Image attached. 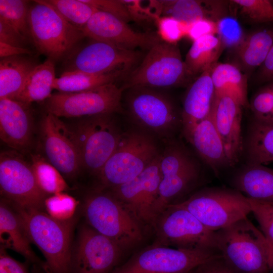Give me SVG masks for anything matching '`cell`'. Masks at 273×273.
Instances as JSON below:
<instances>
[{"mask_svg": "<svg viewBox=\"0 0 273 273\" xmlns=\"http://www.w3.org/2000/svg\"><path fill=\"white\" fill-rule=\"evenodd\" d=\"M219 257L215 251L171 248L156 244L139 252L112 273H188Z\"/></svg>", "mask_w": 273, "mask_h": 273, "instance_id": "obj_12", "label": "cell"}, {"mask_svg": "<svg viewBox=\"0 0 273 273\" xmlns=\"http://www.w3.org/2000/svg\"><path fill=\"white\" fill-rule=\"evenodd\" d=\"M31 166L37 183L47 195L63 192L68 187L62 174L40 154L31 155Z\"/></svg>", "mask_w": 273, "mask_h": 273, "instance_id": "obj_34", "label": "cell"}, {"mask_svg": "<svg viewBox=\"0 0 273 273\" xmlns=\"http://www.w3.org/2000/svg\"><path fill=\"white\" fill-rule=\"evenodd\" d=\"M126 90V112L140 129L168 141L181 128V112L167 95L146 87H133Z\"/></svg>", "mask_w": 273, "mask_h": 273, "instance_id": "obj_3", "label": "cell"}, {"mask_svg": "<svg viewBox=\"0 0 273 273\" xmlns=\"http://www.w3.org/2000/svg\"><path fill=\"white\" fill-rule=\"evenodd\" d=\"M120 69L102 73L64 71L56 78L53 88L60 92L75 93L90 89L124 79L131 72Z\"/></svg>", "mask_w": 273, "mask_h": 273, "instance_id": "obj_30", "label": "cell"}, {"mask_svg": "<svg viewBox=\"0 0 273 273\" xmlns=\"http://www.w3.org/2000/svg\"><path fill=\"white\" fill-rule=\"evenodd\" d=\"M249 105L253 118L261 121L273 122V95L269 85L257 92Z\"/></svg>", "mask_w": 273, "mask_h": 273, "instance_id": "obj_41", "label": "cell"}, {"mask_svg": "<svg viewBox=\"0 0 273 273\" xmlns=\"http://www.w3.org/2000/svg\"><path fill=\"white\" fill-rule=\"evenodd\" d=\"M76 207L77 201L75 199L63 192L47 197L44 201V207L47 213L60 220L72 219Z\"/></svg>", "mask_w": 273, "mask_h": 273, "instance_id": "obj_37", "label": "cell"}, {"mask_svg": "<svg viewBox=\"0 0 273 273\" xmlns=\"http://www.w3.org/2000/svg\"><path fill=\"white\" fill-rule=\"evenodd\" d=\"M159 242L176 248L217 251L215 232L206 228L187 209L168 205L154 223Z\"/></svg>", "mask_w": 273, "mask_h": 273, "instance_id": "obj_11", "label": "cell"}, {"mask_svg": "<svg viewBox=\"0 0 273 273\" xmlns=\"http://www.w3.org/2000/svg\"><path fill=\"white\" fill-rule=\"evenodd\" d=\"M123 90L116 83L75 93L58 92L47 100V112L59 117H80L123 111Z\"/></svg>", "mask_w": 273, "mask_h": 273, "instance_id": "obj_13", "label": "cell"}, {"mask_svg": "<svg viewBox=\"0 0 273 273\" xmlns=\"http://www.w3.org/2000/svg\"><path fill=\"white\" fill-rule=\"evenodd\" d=\"M40 136L43 156L63 175L75 176L81 164L74 131L58 117L47 112L40 121Z\"/></svg>", "mask_w": 273, "mask_h": 273, "instance_id": "obj_15", "label": "cell"}, {"mask_svg": "<svg viewBox=\"0 0 273 273\" xmlns=\"http://www.w3.org/2000/svg\"><path fill=\"white\" fill-rule=\"evenodd\" d=\"M160 153L152 135L140 129L123 132L117 148L98 175L102 189H111L133 179Z\"/></svg>", "mask_w": 273, "mask_h": 273, "instance_id": "obj_4", "label": "cell"}, {"mask_svg": "<svg viewBox=\"0 0 273 273\" xmlns=\"http://www.w3.org/2000/svg\"><path fill=\"white\" fill-rule=\"evenodd\" d=\"M38 64L27 55L1 58L0 99H14L28 75Z\"/></svg>", "mask_w": 273, "mask_h": 273, "instance_id": "obj_28", "label": "cell"}, {"mask_svg": "<svg viewBox=\"0 0 273 273\" xmlns=\"http://www.w3.org/2000/svg\"><path fill=\"white\" fill-rule=\"evenodd\" d=\"M160 158L161 153L136 177L110 189L138 221H155L153 210L162 179Z\"/></svg>", "mask_w": 273, "mask_h": 273, "instance_id": "obj_16", "label": "cell"}, {"mask_svg": "<svg viewBox=\"0 0 273 273\" xmlns=\"http://www.w3.org/2000/svg\"><path fill=\"white\" fill-rule=\"evenodd\" d=\"M268 257L270 271L273 273V247L269 243L268 249Z\"/></svg>", "mask_w": 273, "mask_h": 273, "instance_id": "obj_51", "label": "cell"}, {"mask_svg": "<svg viewBox=\"0 0 273 273\" xmlns=\"http://www.w3.org/2000/svg\"><path fill=\"white\" fill-rule=\"evenodd\" d=\"M207 273H235L224 263L221 257L215 258L201 266Z\"/></svg>", "mask_w": 273, "mask_h": 273, "instance_id": "obj_50", "label": "cell"}, {"mask_svg": "<svg viewBox=\"0 0 273 273\" xmlns=\"http://www.w3.org/2000/svg\"><path fill=\"white\" fill-rule=\"evenodd\" d=\"M226 6L225 2L220 1H149V8L154 10L155 19L169 17L185 24L202 19L217 22L224 17Z\"/></svg>", "mask_w": 273, "mask_h": 273, "instance_id": "obj_22", "label": "cell"}, {"mask_svg": "<svg viewBox=\"0 0 273 273\" xmlns=\"http://www.w3.org/2000/svg\"><path fill=\"white\" fill-rule=\"evenodd\" d=\"M244 152L248 164L264 165L273 162V122L253 118L248 128Z\"/></svg>", "mask_w": 273, "mask_h": 273, "instance_id": "obj_27", "label": "cell"}, {"mask_svg": "<svg viewBox=\"0 0 273 273\" xmlns=\"http://www.w3.org/2000/svg\"><path fill=\"white\" fill-rule=\"evenodd\" d=\"M191 76L177 46L161 41L148 51L121 87L123 91L136 86L171 88L185 84Z\"/></svg>", "mask_w": 273, "mask_h": 273, "instance_id": "obj_8", "label": "cell"}, {"mask_svg": "<svg viewBox=\"0 0 273 273\" xmlns=\"http://www.w3.org/2000/svg\"><path fill=\"white\" fill-rule=\"evenodd\" d=\"M82 31L85 37L128 50L139 48L149 51L161 41L156 34L135 31L127 22L100 11L93 14Z\"/></svg>", "mask_w": 273, "mask_h": 273, "instance_id": "obj_19", "label": "cell"}, {"mask_svg": "<svg viewBox=\"0 0 273 273\" xmlns=\"http://www.w3.org/2000/svg\"><path fill=\"white\" fill-rule=\"evenodd\" d=\"M211 77L215 94L229 96L242 107H250L247 77L237 67L230 63H216L212 67Z\"/></svg>", "mask_w": 273, "mask_h": 273, "instance_id": "obj_29", "label": "cell"}, {"mask_svg": "<svg viewBox=\"0 0 273 273\" xmlns=\"http://www.w3.org/2000/svg\"><path fill=\"white\" fill-rule=\"evenodd\" d=\"M33 52L28 48L18 47L0 42L1 58L19 56H31Z\"/></svg>", "mask_w": 273, "mask_h": 273, "instance_id": "obj_49", "label": "cell"}, {"mask_svg": "<svg viewBox=\"0 0 273 273\" xmlns=\"http://www.w3.org/2000/svg\"><path fill=\"white\" fill-rule=\"evenodd\" d=\"M249 200L251 213L257 221L261 232L273 247V202L251 198Z\"/></svg>", "mask_w": 273, "mask_h": 273, "instance_id": "obj_39", "label": "cell"}, {"mask_svg": "<svg viewBox=\"0 0 273 273\" xmlns=\"http://www.w3.org/2000/svg\"><path fill=\"white\" fill-rule=\"evenodd\" d=\"M269 87L270 88V90L271 91V93H272V94L273 95V84L269 85Z\"/></svg>", "mask_w": 273, "mask_h": 273, "instance_id": "obj_52", "label": "cell"}, {"mask_svg": "<svg viewBox=\"0 0 273 273\" xmlns=\"http://www.w3.org/2000/svg\"><path fill=\"white\" fill-rule=\"evenodd\" d=\"M223 48L218 36L209 34L193 41L185 62L192 76L201 73L216 63Z\"/></svg>", "mask_w": 273, "mask_h": 273, "instance_id": "obj_32", "label": "cell"}, {"mask_svg": "<svg viewBox=\"0 0 273 273\" xmlns=\"http://www.w3.org/2000/svg\"><path fill=\"white\" fill-rule=\"evenodd\" d=\"M217 33L223 48H238L244 39L242 28L234 18L224 16L216 22Z\"/></svg>", "mask_w": 273, "mask_h": 273, "instance_id": "obj_40", "label": "cell"}, {"mask_svg": "<svg viewBox=\"0 0 273 273\" xmlns=\"http://www.w3.org/2000/svg\"><path fill=\"white\" fill-rule=\"evenodd\" d=\"M121 247L90 226L80 229L71 257L73 273H108L116 265Z\"/></svg>", "mask_w": 273, "mask_h": 273, "instance_id": "obj_18", "label": "cell"}, {"mask_svg": "<svg viewBox=\"0 0 273 273\" xmlns=\"http://www.w3.org/2000/svg\"><path fill=\"white\" fill-rule=\"evenodd\" d=\"M32 41L37 50L54 62L67 57L85 36L43 0L33 1L28 12Z\"/></svg>", "mask_w": 273, "mask_h": 273, "instance_id": "obj_6", "label": "cell"}, {"mask_svg": "<svg viewBox=\"0 0 273 273\" xmlns=\"http://www.w3.org/2000/svg\"><path fill=\"white\" fill-rule=\"evenodd\" d=\"M273 44V30L264 29L245 36L237 48L242 65L248 70L260 67Z\"/></svg>", "mask_w": 273, "mask_h": 273, "instance_id": "obj_33", "label": "cell"}, {"mask_svg": "<svg viewBox=\"0 0 273 273\" xmlns=\"http://www.w3.org/2000/svg\"><path fill=\"white\" fill-rule=\"evenodd\" d=\"M0 240L1 248L17 252L49 273L46 262L38 258L30 246L31 242L20 215L12 203L4 198L1 199L0 204Z\"/></svg>", "mask_w": 273, "mask_h": 273, "instance_id": "obj_25", "label": "cell"}, {"mask_svg": "<svg viewBox=\"0 0 273 273\" xmlns=\"http://www.w3.org/2000/svg\"><path fill=\"white\" fill-rule=\"evenodd\" d=\"M0 188L3 198L20 207H44L47 194L38 186L31 164L15 150L1 153Z\"/></svg>", "mask_w": 273, "mask_h": 273, "instance_id": "obj_14", "label": "cell"}, {"mask_svg": "<svg viewBox=\"0 0 273 273\" xmlns=\"http://www.w3.org/2000/svg\"><path fill=\"white\" fill-rule=\"evenodd\" d=\"M0 42L12 46L27 48L28 42L13 27L0 18Z\"/></svg>", "mask_w": 273, "mask_h": 273, "instance_id": "obj_45", "label": "cell"}, {"mask_svg": "<svg viewBox=\"0 0 273 273\" xmlns=\"http://www.w3.org/2000/svg\"><path fill=\"white\" fill-rule=\"evenodd\" d=\"M215 232L247 217L251 213L249 198L233 188L206 187L185 200L174 203Z\"/></svg>", "mask_w": 273, "mask_h": 273, "instance_id": "obj_7", "label": "cell"}, {"mask_svg": "<svg viewBox=\"0 0 273 273\" xmlns=\"http://www.w3.org/2000/svg\"><path fill=\"white\" fill-rule=\"evenodd\" d=\"M98 11L111 14L128 22L131 20L127 9L122 0H83Z\"/></svg>", "mask_w": 273, "mask_h": 273, "instance_id": "obj_43", "label": "cell"}, {"mask_svg": "<svg viewBox=\"0 0 273 273\" xmlns=\"http://www.w3.org/2000/svg\"><path fill=\"white\" fill-rule=\"evenodd\" d=\"M243 14L255 22L273 21V1L269 0H234Z\"/></svg>", "mask_w": 273, "mask_h": 273, "instance_id": "obj_38", "label": "cell"}, {"mask_svg": "<svg viewBox=\"0 0 273 273\" xmlns=\"http://www.w3.org/2000/svg\"><path fill=\"white\" fill-rule=\"evenodd\" d=\"M141 56L135 50L94 40L66 58L65 72L102 73L120 69L132 71Z\"/></svg>", "mask_w": 273, "mask_h": 273, "instance_id": "obj_17", "label": "cell"}, {"mask_svg": "<svg viewBox=\"0 0 273 273\" xmlns=\"http://www.w3.org/2000/svg\"><path fill=\"white\" fill-rule=\"evenodd\" d=\"M158 33L164 41L176 44L179 39L186 35V25L169 17H157Z\"/></svg>", "mask_w": 273, "mask_h": 273, "instance_id": "obj_42", "label": "cell"}, {"mask_svg": "<svg viewBox=\"0 0 273 273\" xmlns=\"http://www.w3.org/2000/svg\"><path fill=\"white\" fill-rule=\"evenodd\" d=\"M27 235L43 255L49 273H71V236L73 219L60 220L41 210L25 209L12 203Z\"/></svg>", "mask_w": 273, "mask_h": 273, "instance_id": "obj_2", "label": "cell"}, {"mask_svg": "<svg viewBox=\"0 0 273 273\" xmlns=\"http://www.w3.org/2000/svg\"><path fill=\"white\" fill-rule=\"evenodd\" d=\"M257 80L261 82L273 81V44L263 63L259 67Z\"/></svg>", "mask_w": 273, "mask_h": 273, "instance_id": "obj_48", "label": "cell"}, {"mask_svg": "<svg viewBox=\"0 0 273 273\" xmlns=\"http://www.w3.org/2000/svg\"><path fill=\"white\" fill-rule=\"evenodd\" d=\"M84 214L89 226L121 248L132 246L143 239L138 220L110 192H92L86 198Z\"/></svg>", "mask_w": 273, "mask_h": 273, "instance_id": "obj_5", "label": "cell"}, {"mask_svg": "<svg viewBox=\"0 0 273 273\" xmlns=\"http://www.w3.org/2000/svg\"><path fill=\"white\" fill-rule=\"evenodd\" d=\"M232 183L249 198L273 202V168L247 163L235 174Z\"/></svg>", "mask_w": 273, "mask_h": 273, "instance_id": "obj_26", "label": "cell"}, {"mask_svg": "<svg viewBox=\"0 0 273 273\" xmlns=\"http://www.w3.org/2000/svg\"><path fill=\"white\" fill-rule=\"evenodd\" d=\"M73 25L82 29L98 10L83 0H43Z\"/></svg>", "mask_w": 273, "mask_h": 273, "instance_id": "obj_36", "label": "cell"}, {"mask_svg": "<svg viewBox=\"0 0 273 273\" xmlns=\"http://www.w3.org/2000/svg\"><path fill=\"white\" fill-rule=\"evenodd\" d=\"M160 167L162 179L153 207L155 220L171 201L194 187L201 174L197 160L183 144L172 140L161 153Z\"/></svg>", "mask_w": 273, "mask_h": 273, "instance_id": "obj_9", "label": "cell"}, {"mask_svg": "<svg viewBox=\"0 0 273 273\" xmlns=\"http://www.w3.org/2000/svg\"><path fill=\"white\" fill-rule=\"evenodd\" d=\"M125 5L131 20L142 21L149 18L155 19V16L150 8H145L138 0H122Z\"/></svg>", "mask_w": 273, "mask_h": 273, "instance_id": "obj_46", "label": "cell"}, {"mask_svg": "<svg viewBox=\"0 0 273 273\" xmlns=\"http://www.w3.org/2000/svg\"><path fill=\"white\" fill-rule=\"evenodd\" d=\"M217 32L216 22L208 19L197 20L186 25V35L193 41Z\"/></svg>", "mask_w": 273, "mask_h": 273, "instance_id": "obj_44", "label": "cell"}, {"mask_svg": "<svg viewBox=\"0 0 273 273\" xmlns=\"http://www.w3.org/2000/svg\"><path fill=\"white\" fill-rule=\"evenodd\" d=\"M212 66L200 74L185 94L181 111L183 135L210 114L215 95L211 77Z\"/></svg>", "mask_w": 273, "mask_h": 273, "instance_id": "obj_23", "label": "cell"}, {"mask_svg": "<svg viewBox=\"0 0 273 273\" xmlns=\"http://www.w3.org/2000/svg\"><path fill=\"white\" fill-rule=\"evenodd\" d=\"M56 78L54 62L48 59L39 64L29 73L14 100L29 105L33 102L47 100L52 95Z\"/></svg>", "mask_w": 273, "mask_h": 273, "instance_id": "obj_31", "label": "cell"}, {"mask_svg": "<svg viewBox=\"0 0 273 273\" xmlns=\"http://www.w3.org/2000/svg\"><path fill=\"white\" fill-rule=\"evenodd\" d=\"M184 136L216 175L224 168L231 167L210 114Z\"/></svg>", "mask_w": 273, "mask_h": 273, "instance_id": "obj_24", "label": "cell"}, {"mask_svg": "<svg viewBox=\"0 0 273 273\" xmlns=\"http://www.w3.org/2000/svg\"><path fill=\"white\" fill-rule=\"evenodd\" d=\"M30 105L14 99H0V138L9 147L25 153L32 141L33 121Z\"/></svg>", "mask_w": 273, "mask_h": 273, "instance_id": "obj_21", "label": "cell"}, {"mask_svg": "<svg viewBox=\"0 0 273 273\" xmlns=\"http://www.w3.org/2000/svg\"><path fill=\"white\" fill-rule=\"evenodd\" d=\"M28 4L24 0H0V18L30 42L32 41L28 23Z\"/></svg>", "mask_w": 273, "mask_h": 273, "instance_id": "obj_35", "label": "cell"}, {"mask_svg": "<svg viewBox=\"0 0 273 273\" xmlns=\"http://www.w3.org/2000/svg\"><path fill=\"white\" fill-rule=\"evenodd\" d=\"M242 106L225 95H215L210 115L219 133L230 163L234 166L244 152L241 135Z\"/></svg>", "mask_w": 273, "mask_h": 273, "instance_id": "obj_20", "label": "cell"}, {"mask_svg": "<svg viewBox=\"0 0 273 273\" xmlns=\"http://www.w3.org/2000/svg\"><path fill=\"white\" fill-rule=\"evenodd\" d=\"M0 273H28L26 266L8 255L1 249Z\"/></svg>", "mask_w": 273, "mask_h": 273, "instance_id": "obj_47", "label": "cell"}, {"mask_svg": "<svg viewBox=\"0 0 273 273\" xmlns=\"http://www.w3.org/2000/svg\"><path fill=\"white\" fill-rule=\"evenodd\" d=\"M113 115L86 116L74 131L81 169L98 175L117 148L123 132Z\"/></svg>", "mask_w": 273, "mask_h": 273, "instance_id": "obj_10", "label": "cell"}, {"mask_svg": "<svg viewBox=\"0 0 273 273\" xmlns=\"http://www.w3.org/2000/svg\"><path fill=\"white\" fill-rule=\"evenodd\" d=\"M201 270H202V271H201V273H207L205 271H204V270H203L202 269Z\"/></svg>", "mask_w": 273, "mask_h": 273, "instance_id": "obj_53", "label": "cell"}, {"mask_svg": "<svg viewBox=\"0 0 273 273\" xmlns=\"http://www.w3.org/2000/svg\"><path fill=\"white\" fill-rule=\"evenodd\" d=\"M216 248L235 273H268V242L247 217L215 231Z\"/></svg>", "mask_w": 273, "mask_h": 273, "instance_id": "obj_1", "label": "cell"}]
</instances>
